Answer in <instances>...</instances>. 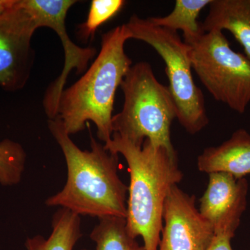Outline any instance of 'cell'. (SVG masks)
Segmentation results:
<instances>
[{
  "label": "cell",
  "instance_id": "1",
  "mask_svg": "<svg viewBox=\"0 0 250 250\" xmlns=\"http://www.w3.org/2000/svg\"><path fill=\"white\" fill-rule=\"evenodd\" d=\"M49 131L66 162L67 177L61 191L48 197L45 205L59 207L78 215L99 219L126 218L128 189L118 174L119 155L90 137V150L77 147L59 118L49 120Z\"/></svg>",
  "mask_w": 250,
  "mask_h": 250
},
{
  "label": "cell",
  "instance_id": "2",
  "mask_svg": "<svg viewBox=\"0 0 250 250\" xmlns=\"http://www.w3.org/2000/svg\"><path fill=\"white\" fill-rule=\"evenodd\" d=\"M104 145L109 152L121 154L129 167L128 233L134 238L141 236L146 250H158L166 197L184 177L177 152L154 146L147 139L139 145L116 133Z\"/></svg>",
  "mask_w": 250,
  "mask_h": 250
},
{
  "label": "cell",
  "instance_id": "3",
  "mask_svg": "<svg viewBox=\"0 0 250 250\" xmlns=\"http://www.w3.org/2000/svg\"><path fill=\"white\" fill-rule=\"evenodd\" d=\"M129 39L125 24L104 34L101 49L93 63L80 80L62 90L57 118L67 134L80 132L90 121L96 126L98 139L104 144L111 141L117 90L133 65L125 50Z\"/></svg>",
  "mask_w": 250,
  "mask_h": 250
},
{
  "label": "cell",
  "instance_id": "4",
  "mask_svg": "<svg viewBox=\"0 0 250 250\" xmlns=\"http://www.w3.org/2000/svg\"><path fill=\"white\" fill-rule=\"evenodd\" d=\"M121 87L124 104L112 118L113 133L139 145L147 139L176 152L170 134L177 118L175 104L168 87L156 79L152 65L145 62L132 65Z\"/></svg>",
  "mask_w": 250,
  "mask_h": 250
},
{
  "label": "cell",
  "instance_id": "5",
  "mask_svg": "<svg viewBox=\"0 0 250 250\" xmlns=\"http://www.w3.org/2000/svg\"><path fill=\"white\" fill-rule=\"evenodd\" d=\"M131 39L143 41L155 49L166 65L169 89L175 104L177 119L190 134L208 124L205 97L192 74L190 46L178 32L156 26L149 18L134 14L126 23Z\"/></svg>",
  "mask_w": 250,
  "mask_h": 250
},
{
  "label": "cell",
  "instance_id": "6",
  "mask_svg": "<svg viewBox=\"0 0 250 250\" xmlns=\"http://www.w3.org/2000/svg\"><path fill=\"white\" fill-rule=\"evenodd\" d=\"M190 46L192 68L216 101L243 114L250 103V61L235 52L223 31L205 32Z\"/></svg>",
  "mask_w": 250,
  "mask_h": 250
},
{
  "label": "cell",
  "instance_id": "7",
  "mask_svg": "<svg viewBox=\"0 0 250 250\" xmlns=\"http://www.w3.org/2000/svg\"><path fill=\"white\" fill-rule=\"evenodd\" d=\"M38 28L47 27L59 36L65 53V62L61 75L51 83L44 95L43 107L49 119L57 117L59 98L65 89L69 74L76 70L78 74L86 71L88 62L97 53L94 47H82L72 42L67 33L65 19L69 9L76 4L75 0H22Z\"/></svg>",
  "mask_w": 250,
  "mask_h": 250
},
{
  "label": "cell",
  "instance_id": "8",
  "mask_svg": "<svg viewBox=\"0 0 250 250\" xmlns=\"http://www.w3.org/2000/svg\"><path fill=\"white\" fill-rule=\"evenodd\" d=\"M34 18L16 0L14 6L0 15V87L8 92L27 84L34 62L31 39L36 29Z\"/></svg>",
  "mask_w": 250,
  "mask_h": 250
},
{
  "label": "cell",
  "instance_id": "9",
  "mask_svg": "<svg viewBox=\"0 0 250 250\" xmlns=\"http://www.w3.org/2000/svg\"><path fill=\"white\" fill-rule=\"evenodd\" d=\"M158 250H206L214 229L200 214L195 197L174 186L166 197Z\"/></svg>",
  "mask_w": 250,
  "mask_h": 250
},
{
  "label": "cell",
  "instance_id": "10",
  "mask_svg": "<svg viewBox=\"0 0 250 250\" xmlns=\"http://www.w3.org/2000/svg\"><path fill=\"white\" fill-rule=\"evenodd\" d=\"M208 187L200 200L199 212L215 231L235 233L247 207L248 182L225 172L208 174Z\"/></svg>",
  "mask_w": 250,
  "mask_h": 250
},
{
  "label": "cell",
  "instance_id": "11",
  "mask_svg": "<svg viewBox=\"0 0 250 250\" xmlns=\"http://www.w3.org/2000/svg\"><path fill=\"white\" fill-rule=\"evenodd\" d=\"M197 167L208 174L225 172L245 178L250 174V134L239 129L220 146L206 148L197 157Z\"/></svg>",
  "mask_w": 250,
  "mask_h": 250
},
{
  "label": "cell",
  "instance_id": "12",
  "mask_svg": "<svg viewBox=\"0 0 250 250\" xmlns=\"http://www.w3.org/2000/svg\"><path fill=\"white\" fill-rule=\"evenodd\" d=\"M201 27L204 32L229 31L250 61V0H211Z\"/></svg>",
  "mask_w": 250,
  "mask_h": 250
},
{
  "label": "cell",
  "instance_id": "13",
  "mask_svg": "<svg viewBox=\"0 0 250 250\" xmlns=\"http://www.w3.org/2000/svg\"><path fill=\"white\" fill-rule=\"evenodd\" d=\"M52 227L47 238L40 235L27 238L26 250H73L82 238L80 215L65 208H59L54 213Z\"/></svg>",
  "mask_w": 250,
  "mask_h": 250
},
{
  "label": "cell",
  "instance_id": "14",
  "mask_svg": "<svg viewBox=\"0 0 250 250\" xmlns=\"http://www.w3.org/2000/svg\"><path fill=\"white\" fill-rule=\"evenodd\" d=\"M211 0H177L172 12L164 17L149 18L153 24L168 30L183 32L184 41L190 44L197 40L202 34L201 23L197 22V17Z\"/></svg>",
  "mask_w": 250,
  "mask_h": 250
},
{
  "label": "cell",
  "instance_id": "15",
  "mask_svg": "<svg viewBox=\"0 0 250 250\" xmlns=\"http://www.w3.org/2000/svg\"><path fill=\"white\" fill-rule=\"evenodd\" d=\"M99 220L90 235L96 250H146L128 233L126 218L109 216Z\"/></svg>",
  "mask_w": 250,
  "mask_h": 250
},
{
  "label": "cell",
  "instance_id": "16",
  "mask_svg": "<svg viewBox=\"0 0 250 250\" xmlns=\"http://www.w3.org/2000/svg\"><path fill=\"white\" fill-rule=\"evenodd\" d=\"M26 154L20 143L10 139L0 142V184L12 187L21 182L24 167Z\"/></svg>",
  "mask_w": 250,
  "mask_h": 250
},
{
  "label": "cell",
  "instance_id": "17",
  "mask_svg": "<svg viewBox=\"0 0 250 250\" xmlns=\"http://www.w3.org/2000/svg\"><path fill=\"white\" fill-rule=\"evenodd\" d=\"M125 4L123 0H93L86 21L79 26V36L88 41L95 36L97 29L114 17Z\"/></svg>",
  "mask_w": 250,
  "mask_h": 250
},
{
  "label": "cell",
  "instance_id": "18",
  "mask_svg": "<svg viewBox=\"0 0 250 250\" xmlns=\"http://www.w3.org/2000/svg\"><path fill=\"white\" fill-rule=\"evenodd\" d=\"M235 233L227 231H215L213 239L206 250H233L231 239Z\"/></svg>",
  "mask_w": 250,
  "mask_h": 250
},
{
  "label": "cell",
  "instance_id": "19",
  "mask_svg": "<svg viewBox=\"0 0 250 250\" xmlns=\"http://www.w3.org/2000/svg\"><path fill=\"white\" fill-rule=\"evenodd\" d=\"M16 0H0V15L14 6Z\"/></svg>",
  "mask_w": 250,
  "mask_h": 250
},
{
  "label": "cell",
  "instance_id": "20",
  "mask_svg": "<svg viewBox=\"0 0 250 250\" xmlns=\"http://www.w3.org/2000/svg\"></svg>",
  "mask_w": 250,
  "mask_h": 250
}]
</instances>
